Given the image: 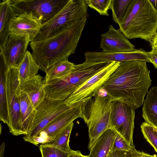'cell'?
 Returning <instances> with one entry per match:
<instances>
[{
	"mask_svg": "<svg viewBox=\"0 0 157 157\" xmlns=\"http://www.w3.org/2000/svg\"><path fill=\"white\" fill-rule=\"evenodd\" d=\"M150 73L146 62H120L101 89L112 101L122 102L135 110L143 104L151 85Z\"/></svg>",
	"mask_w": 157,
	"mask_h": 157,
	"instance_id": "cell-1",
	"label": "cell"
},
{
	"mask_svg": "<svg viewBox=\"0 0 157 157\" xmlns=\"http://www.w3.org/2000/svg\"><path fill=\"white\" fill-rule=\"evenodd\" d=\"M87 16L69 26L53 36L35 42H31L32 54L46 73L58 63L68 59L74 53L86 23Z\"/></svg>",
	"mask_w": 157,
	"mask_h": 157,
	"instance_id": "cell-2",
	"label": "cell"
},
{
	"mask_svg": "<svg viewBox=\"0 0 157 157\" xmlns=\"http://www.w3.org/2000/svg\"><path fill=\"white\" fill-rule=\"evenodd\" d=\"M118 25L128 39L150 42L157 31V13L148 0H132Z\"/></svg>",
	"mask_w": 157,
	"mask_h": 157,
	"instance_id": "cell-3",
	"label": "cell"
},
{
	"mask_svg": "<svg viewBox=\"0 0 157 157\" xmlns=\"http://www.w3.org/2000/svg\"><path fill=\"white\" fill-rule=\"evenodd\" d=\"M110 63L85 61L75 65L72 71L67 76L44 82L45 96L53 99L65 101L83 83Z\"/></svg>",
	"mask_w": 157,
	"mask_h": 157,
	"instance_id": "cell-4",
	"label": "cell"
},
{
	"mask_svg": "<svg viewBox=\"0 0 157 157\" xmlns=\"http://www.w3.org/2000/svg\"><path fill=\"white\" fill-rule=\"evenodd\" d=\"M111 98L97 93L82 106V118L88 128L89 149L95 140L107 130L110 124Z\"/></svg>",
	"mask_w": 157,
	"mask_h": 157,
	"instance_id": "cell-5",
	"label": "cell"
},
{
	"mask_svg": "<svg viewBox=\"0 0 157 157\" xmlns=\"http://www.w3.org/2000/svg\"><path fill=\"white\" fill-rule=\"evenodd\" d=\"M88 7L84 0H69L52 19L42 25L31 42L44 40L61 32L74 23L87 16Z\"/></svg>",
	"mask_w": 157,
	"mask_h": 157,
	"instance_id": "cell-6",
	"label": "cell"
},
{
	"mask_svg": "<svg viewBox=\"0 0 157 157\" xmlns=\"http://www.w3.org/2000/svg\"><path fill=\"white\" fill-rule=\"evenodd\" d=\"M69 0H9L16 17L30 14L39 19L42 25L50 21Z\"/></svg>",
	"mask_w": 157,
	"mask_h": 157,
	"instance_id": "cell-7",
	"label": "cell"
},
{
	"mask_svg": "<svg viewBox=\"0 0 157 157\" xmlns=\"http://www.w3.org/2000/svg\"><path fill=\"white\" fill-rule=\"evenodd\" d=\"M78 103L69 105L65 101L53 99L45 96L36 108V113L32 127L29 133L23 137L24 141L29 142L39 132Z\"/></svg>",
	"mask_w": 157,
	"mask_h": 157,
	"instance_id": "cell-8",
	"label": "cell"
},
{
	"mask_svg": "<svg viewBox=\"0 0 157 157\" xmlns=\"http://www.w3.org/2000/svg\"><path fill=\"white\" fill-rule=\"evenodd\" d=\"M6 86L9 112L10 132L13 135H22L19 95L21 90L17 68L9 67L5 75Z\"/></svg>",
	"mask_w": 157,
	"mask_h": 157,
	"instance_id": "cell-9",
	"label": "cell"
},
{
	"mask_svg": "<svg viewBox=\"0 0 157 157\" xmlns=\"http://www.w3.org/2000/svg\"><path fill=\"white\" fill-rule=\"evenodd\" d=\"M135 117V110L130 106L120 101H111L110 117L111 128L134 147L133 135Z\"/></svg>",
	"mask_w": 157,
	"mask_h": 157,
	"instance_id": "cell-10",
	"label": "cell"
},
{
	"mask_svg": "<svg viewBox=\"0 0 157 157\" xmlns=\"http://www.w3.org/2000/svg\"><path fill=\"white\" fill-rule=\"evenodd\" d=\"M120 64V62H110L81 85L65 100V103L71 105L94 97Z\"/></svg>",
	"mask_w": 157,
	"mask_h": 157,
	"instance_id": "cell-11",
	"label": "cell"
},
{
	"mask_svg": "<svg viewBox=\"0 0 157 157\" xmlns=\"http://www.w3.org/2000/svg\"><path fill=\"white\" fill-rule=\"evenodd\" d=\"M90 98L78 102L39 132L29 142L37 146L48 142L67 125L77 118H82L83 105Z\"/></svg>",
	"mask_w": 157,
	"mask_h": 157,
	"instance_id": "cell-12",
	"label": "cell"
},
{
	"mask_svg": "<svg viewBox=\"0 0 157 157\" xmlns=\"http://www.w3.org/2000/svg\"><path fill=\"white\" fill-rule=\"evenodd\" d=\"M31 40L29 37L10 35L0 52L9 67L18 68L23 60Z\"/></svg>",
	"mask_w": 157,
	"mask_h": 157,
	"instance_id": "cell-13",
	"label": "cell"
},
{
	"mask_svg": "<svg viewBox=\"0 0 157 157\" xmlns=\"http://www.w3.org/2000/svg\"><path fill=\"white\" fill-rule=\"evenodd\" d=\"M150 52L143 49H135L128 52L109 53L87 52L84 53L85 61L89 62H121L140 61L150 63Z\"/></svg>",
	"mask_w": 157,
	"mask_h": 157,
	"instance_id": "cell-14",
	"label": "cell"
},
{
	"mask_svg": "<svg viewBox=\"0 0 157 157\" xmlns=\"http://www.w3.org/2000/svg\"><path fill=\"white\" fill-rule=\"evenodd\" d=\"M100 48L103 52L109 53L128 52L135 49L120 29H116L111 25L108 31L101 35Z\"/></svg>",
	"mask_w": 157,
	"mask_h": 157,
	"instance_id": "cell-15",
	"label": "cell"
},
{
	"mask_svg": "<svg viewBox=\"0 0 157 157\" xmlns=\"http://www.w3.org/2000/svg\"><path fill=\"white\" fill-rule=\"evenodd\" d=\"M42 26L41 22L38 19L30 14H22L12 20L10 35L29 37L31 41Z\"/></svg>",
	"mask_w": 157,
	"mask_h": 157,
	"instance_id": "cell-16",
	"label": "cell"
},
{
	"mask_svg": "<svg viewBox=\"0 0 157 157\" xmlns=\"http://www.w3.org/2000/svg\"><path fill=\"white\" fill-rule=\"evenodd\" d=\"M20 84L21 90L27 95L36 109L45 96L43 77L37 74Z\"/></svg>",
	"mask_w": 157,
	"mask_h": 157,
	"instance_id": "cell-17",
	"label": "cell"
},
{
	"mask_svg": "<svg viewBox=\"0 0 157 157\" xmlns=\"http://www.w3.org/2000/svg\"><path fill=\"white\" fill-rule=\"evenodd\" d=\"M19 99L20 106L21 130L22 135L30 131L36 113V110L27 95L20 90Z\"/></svg>",
	"mask_w": 157,
	"mask_h": 157,
	"instance_id": "cell-18",
	"label": "cell"
},
{
	"mask_svg": "<svg viewBox=\"0 0 157 157\" xmlns=\"http://www.w3.org/2000/svg\"><path fill=\"white\" fill-rule=\"evenodd\" d=\"M116 133L110 128L99 136L89 149V157H107L111 151Z\"/></svg>",
	"mask_w": 157,
	"mask_h": 157,
	"instance_id": "cell-19",
	"label": "cell"
},
{
	"mask_svg": "<svg viewBox=\"0 0 157 157\" xmlns=\"http://www.w3.org/2000/svg\"><path fill=\"white\" fill-rule=\"evenodd\" d=\"M16 17L9 0L0 3V50L4 46L10 35V25L12 19Z\"/></svg>",
	"mask_w": 157,
	"mask_h": 157,
	"instance_id": "cell-20",
	"label": "cell"
},
{
	"mask_svg": "<svg viewBox=\"0 0 157 157\" xmlns=\"http://www.w3.org/2000/svg\"><path fill=\"white\" fill-rule=\"evenodd\" d=\"M142 108V116L145 122L157 128V86L148 91Z\"/></svg>",
	"mask_w": 157,
	"mask_h": 157,
	"instance_id": "cell-21",
	"label": "cell"
},
{
	"mask_svg": "<svg viewBox=\"0 0 157 157\" xmlns=\"http://www.w3.org/2000/svg\"><path fill=\"white\" fill-rule=\"evenodd\" d=\"M0 119L8 125L9 112L6 86V73L9 67L3 57H0Z\"/></svg>",
	"mask_w": 157,
	"mask_h": 157,
	"instance_id": "cell-22",
	"label": "cell"
},
{
	"mask_svg": "<svg viewBox=\"0 0 157 157\" xmlns=\"http://www.w3.org/2000/svg\"><path fill=\"white\" fill-rule=\"evenodd\" d=\"M40 69L32 54L27 51L17 68L20 84L29 78L37 75Z\"/></svg>",
	"mask_w": 157,
	"mask_h": 157,
	"instance_id": "cell-23",
	"label": "cell"
},
{
	"mask_svg": "<svg viewBox=\"0 0 157 157\" xmlns=\"http://www.w3.org/2000/svg\"><path fill=\"white\" fill-rule=\"evenodd\" d=\"M73 125V122L71 123L62 129L50 141L43 144L71 152L73 150L71 149L69 145V138Z\"/></svg>",
	"mask_w": 157,
	"mask_h": 157,
	"instance_id": "cell-24",
	"label": "cell"
},
{
	"mask_svg": "<svg viewBox=\"0 0 157 157\" xmlns=\"http://www.w3.org/2000/svg\"><path fill=\"white\" fill-rule=\"evenodd\" d=\"M75 65L68 59L61 61L50 68L46 73L44 82L53 79L65 77L72 71Z\"/></svg>",
	"mask_w": 157,
	"mask_h": 157,
	"instance_id": "cell-25",
	"label": "cell"
},
{
	"mask_svg": "<svg viewBox=\"0 0 157 157\" xmlns=\"http://www.w3.org/2000/svg\"><path fill=\"white\" fill-rule=\"evenodd\" d=\"M132 0H112L110 9L113 21L118 24L123 18Z\"/></svg>",
	"mask_w": 157,
	"mask_h": 157,
	"instance_id": "cell-26",
	"label": "cell"
},
{
	"mask_svg": "<svg viewBox=\"0 0 157 157\" xmlns=\"http://www.w3.org/2000/svg\"><path fill=\"white\" fill-rule=\"evenodd\" d=\"M140 128L144 138L157 153V131L155 128L146 122L142 123Z\"/></svg>",
	"mask_w": 157,
	"mask_h": 157,
	"instance_id": "cell-27",
	"label": "cell"
},
{
	"mask_svg": "<svg viewBox=\"0 0 157 157\" xmlns=\"http://www.w3.org/2000/svg\"><path fill=\"white\" fill-rule=\"evenodd\" d=\"M88 6L96 11L100 15L109 16L112 0H84Z\"/></svg>",
	"mask_w": 157,
	"mask_h": 157,
	"instance_id": "cell-28",
	"label": "cell"
},
{
	"mask_svg": "<svg viewBox=\"0 0 157 157\" xmlns=\"http://www.w3.org/2000/svg\"><path fill=\"white\" fill-rule=\"evenodd\" d=\"M39 148L42 157H68L70 153L55 147L43 144H41Z\"/></svg>",
	"mask_w": 157,
	"mask_h": 157,
	"instance_id": "cell-29",
	"label": "cell"
},
{
	"mask_svg": "<svg viewBox=\"0 0 157 157\" xmlns=\"http://www.w3.org/2000/svg\"><path fill=\"white\" fill-rule=\"evenodd\" d=\"M135 149L119 133H116L111 151H124L131 152Z\"/></svg>",
	"mask_w": 157,
	"mask_h": 157,
	"instance_id": "cell-30",
	"label": "cell"
},
{
	"mask_svg": "<svg viewBox=\"0 0 157 157\" xmlns=\"http://www.w3.org/2000/svg\"><path fill=\"white\" fill-rule=\"evenodd\" d=\"M126 157H157L155 155H151L143 151H137L136 149L131 152H128Z\"/></svg>",
	"mask_w": 157,
	"mask_h": 157,
	"instance_id": "cell-31",
	"label": "cell"
},
{
	"mask_svg": "<svg viewBox=\"0 0 157 157\" xmlns=\"http://www.w3.org/2000/svg\"><path fill=\"white\" fill-rule=\"evenodd\" d=\"M149 52L150 62L152 63L155 67L157 69V49L152 48L151 51Z\"/></svg>",
	"mask_w": 157,
	"mask_h": 157,
	"instance_id": "cell-32",
	"label": "cell"
},
{
	"mask_svg": "<svg viewBox=\"0 0 157 157\" xmlns=\"http://www.w3.org/2000/svg\"><path fill=\"white\" fill-rule=\"evenodd\" d=\"M128 152L124 151H111L107 157H126Z\"/></svg>",
	"mask_w": 157,
	"mask_h": 157,
	"instance_id": "cell-33",
	"label": "cell"
},
{
	"mask_svg": "<svg viewBox=\"0 0 157 157\" xmlns=\"http://www.w3.org/2000/svg\"><path fill=\"white\" fill-rule=\"evenodd\" d=\"M68 157H89L88 155H82L79 151H73L70 152Z\"/></svg>",
	"mask_w": 157,
	"mask_h": 157,
	"instance_id": "cell-34",
	"label": "cell"
},
{
	"mask_svg": "<svg viewBox=\"0 0 157 157\" xmlns=\"http://www.w3.org/2000/svg\"><path fill=\"white\" fill-rule=\"evenodd\" d=\"M149 42L151 48H155L157 49V31L155 36Z\"/></svg>",
	"mask_w": 157,
	"mask_h": 157,
	"instance_id": "cell-35",
	"label": "cell"
},
{
	"mask_svg": "<svg viewBox=\"0 0 157 157\" xmlns=\"http://www.w3.org/2000/svg\"><path fill=\"white\" fill-rule=\"evenodd\" d=\"M155 11L157 13V0H148Z\"/></svg>",
	"mask_w": 157,
	"mask_h": 157,
	"instance_id": "cell-36",
	"label": "cell"
},
{
	"mask_svg": "<svg viewBox=\"0 0 157 157\" xmlns=\"http://www.w3.org/2000/svg\"><path fill=\"white\" fill-rule=\"evenodd\" d=\"M5 144L3 142L1 144L0 147V157H4Z\"/></svg>",
	"mask_w": 157,
	"mask_h": 157,
	"instance_id": "cell-37",
	"label": "cell"
},
{
	"mask_svg": "<svg viewBox=\"0 0 157 157\" xmlns=\"http://www.w3.org/2000/svg\"><path fill=\"white\" fill-rule=\"evenodd\" d=\"M155 128L156 130H157V128Z\"/></svg>",
	"mask_w": 157,
	"mask_h": 157,
	"instance_id": "cell-38",
	"label": "cell"
}]
</instances>
